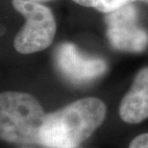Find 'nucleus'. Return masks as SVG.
Returning a JSON list of instances; mask_svg holds the SVG:
<instances>
[{"label": "nucleus", "mask_w": 148, "mask_h": 148, "mask_svg": "<svg viewBox=\"0 0 148 148\" xmlns=\"http://www.w3.org/2000/svg\"><path fill=\"white\" fill-rule=\"evenodd\" d=\"M107 108L96 97H85L46 114L40 130V145L76 148L101 125Z\"/></svg>", "instance_id": "f257e3e1"}, {"label": "nucleus", "mask_w": 148, "mask_h": 148, "mask_svg": "<svg viewBox=\"0 0 148 148\" xmlns=\"http://www.w3.org/2000/svg\"><path fill=\"white\" fill-rule=\"evenodd\" d=\"M44 112L33 95L4 91L0 95V137L16 144H40Z\"/></svg>", "instance_id": "f03ea898"}, {"label": "nucleus", "mask_w": 148, "mask_h": 148, "mask_svg": "<svg viewBox=\"0 0 148 148\" xmlns=\"http://www.w3.org/2000/svg\"><path fill=\"white\" fill-rule=\"evenodd\" d=\"M14 9L22 14L25 23L14 38V48L20 54H32L53 43L57 22L52 11L42 3L32 0H12Z\"/></svg>", "instance_id": "7ed1b4c3"}, {"label": "nucleus", "mask_w": 148, "mask_h": 148, "mask_svg": "<svg viewBox=\"0 0 148 148\" xmlns=\"http://www.w3.org/2000/svg\"><path fill=\"white\" fill-rule=\"evenodd\" d=\"M106 36L114 48L141 52L148 46V33L138 22V11L132 3L105 14Z\"/></svg>", "instance_id": "20e7f679"}, {"label": "nucleus", "mask_w": 148, "mask_h": 148, "mask_svg": "<svg viewBox=\"0 0 148 148\" xmlns=\"http://www.w3.org/2000/svg\"><path fill=\"white\" fill-rule=\"evenodd\" d=\"M55 64L58 70L73 83H87L101 76L107 70L103 59L82 53L71 42H63L55 50Z\"/></svg>", "instance_id": "39448f33"}, {"label": "nucleus", "mask_w": 148, "mask_h": 148, "mask_svg": "<svg viewBox=\"0 0 148 148\" xmlns=\"http://www.w3.org/2000/svg\"><path fill=\"white\" fill-rule=\"evenodd\" d=\"M118 114L124 122L138 124L148 118V66L140 69L122 97Z\"/></svg>", "instance_id": "423d86ee"}, {"label": "nucleus", "mask_w": 148, "mask_h": 148, "mask_svg": "<svg viewBox=\"0 0 148 148\" xmlns=\"http://www.w3.org/2000/svg\"><path fill=\"white\" fill-rule=\"evenodd\" d=\"M72 1L83 7L91 8L100 13L108 14L136 0H72Z\"/></svg>", "instance_id": "0eeeda50"}, {"label": "nucleus", "mask_w": 148, "mask_h": 148, "mask_svg": "<svg viewBox=\"0 0 148 148\" xmlns=\"http://www.w3.org/2000/svg\"><path fill=\"white\" fill-rule=\"evenodd\" d=\"M129 148H148V133L136 137L131 141Z\"/></svg>", "instance_id": "6e6552de"}, {"label": "nucleus", "mask_w": 148, "mask_h": 148, "mask_svg": "<svg viewBox=\"0 0 148 148\" xmlns=\"http://www.w3.org/2000/svg\"><path fill=\"white\" fill-rule=\"evenodd\" d=\"M32 1H36V2H40V3H45V2L54 1V0H32Z\"/></svg>", "instance_id": "1a4fd4ad"}, {"label": "nucleus", "mask_w": 148, "mask_h": 148, "mask_svg": "<svg viewBox=\"0 0 148 148\" xmlns=\"http://www.w3.org/2000/svg\"><path fill=\"white\" fill-rule=\"evenodd\" d=\"M76 148H77V147H76Z\"/></svg>", "instance_id": "9d476101"}]
</instances>
